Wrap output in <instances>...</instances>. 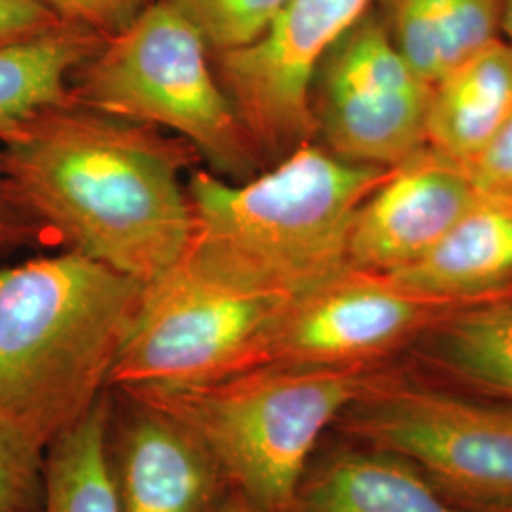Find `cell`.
Segmentation results:
<instances>
[{
  "instance_id": "obj_1",
  "label": "cell",
  "mask_w": 512,
  "mask_h": 512,
  "mask_svg": "<svg viewBox=\"0 0 512 512\" xmlns=\"http://www.w3.org/2000/svg\"><path fill=\"white\" fill-rule=\"evenodd\" d=\"M183 139L88 109L46 110L0 147L25 213L73 251L147 285L183 258L192 232Z\"/></svg>"
},
{
  "instance_id": "obj_2",
  "label": "cell",
  "mask_w": 512,
  "mask_h": 512,
  "mask_svg": "<svg viewBox=\"0 0 512 512\" xmlns=\"http://www.w3.org/2000/svg\"><path fill=\"white\" fill-rule=\"evenodd\" d=\"M387 171L342 160L317 141L243 183L192 171L183 258L249 293H304L349 266L353 217Z\"/></svg>"
},
{
  "instance_id": "obj_3",
  "label": "cell",
  "mask_w": 512,
  "mask_h": 512,
  "mask_svg": "<svg viewBox=\"0 0 512 512\" xmlns=\"http://www.w3.org/2000/svg\"><path fill=\"white\" fill-rule=\"evenodd\" d=\"M143 283L78 251L0 266V412L48 446L109 391Z\"/></svg>"
},
{
  "instance_id": "obj_4",
  "label": "cell",
  "mask_w": 512,
  "mask_h": 512,
  "mask_svg": "<svg viewBox=\"0 0 512 512\" xmlns=\"http://www.w3.org/2000/svg\"><path fill=\"white\" fill-rule=\"evenodd\" d=\"M380 368L266 365L215 384L118 389L186 425L256 509L293 512L319 444Z\"/></svg>"
},
{
  "instance_id": "obj_5",
  "label": "cell",
  "mask_w": 512,
  "mask_h": 512,
  "mask_svg": "<svg viewBox=\"0 0 512 512\" xmlns=\"http://www.w3.org/2000/svg\"><path fill=\"white\" fill-rule=\"evenodd\" d=\"M73 82L76 103L177 133L226 181L243 183L264 169L207 42L169 0H156L128 29L107 38Z\"/></svg>"
},
{
  "instance_id": "obj_6",
  "label": "cell",
  "mask_w": 512,
  "mask_h": 512,
  "mask_svg": "<svg viewBox=\"0 0 512 512\" xmlns=\"http://www.w3.org/2000/svg\"><path fill=\"white\" fill-rule=\"evenodd\" d=\"M330 435L393 454L467 512H512V403L439 384L406 359L376 370Z\"/></svg>"
},
{
  "instance_id": "obj_7",
  "label": "cell",
  "mask_w": 512,
  "mask_h": 512,
  "mask_svg": "<svg viewBox=\"0 0 512 512\" xmlns=\"http://www.w3.org/2000/svg\"><path fill=\"white\" fill-rule=\"evenodd\" d=\"M287 298L249 293L181 258L147 285L109 389L215 384L262 366V342Z\"/></svg>"
},
{
  "instance_id": "obj_8",
  "label": "cell",
  "mask_w": 512,
  "mask_h": 512,
  "mask_svg": "<svg viewBox=\"0 0 512 512\" xmlns=\"http://www.w3.org/2000/svg\"><path fill=\"white\" fill-rule=\"evenodd\" d=\"M465 308L414 293L389 274L346 266L279 306L262 342V366L391 365Z\"/></svg>"
},
{
  "instance_id": "obj_9",
  "label": "cell",
  "mask_w": 512,
  "mask_h": 512,
  "mask_svg": "<svg viewBox=\"0 0 512 512\" xmlns=\"http://www.w3.org/2000/svg\"><path fill=\"white\" fill-rule=\"evenodd\" d=\"M376 0H287L260 37L213 54L258 160L266 167L313 143L317 73L349 27Z\"/></svg>"
},
{
  "instance_id": "obj_10",
  "label": "cell",
  "mask_w": 512,
  "mask_h": 512,
  "mask_svg": "<svg viewBox=\"0 0 512 512\" xmlns=\"http://www.w3.org/2000/svg\"><path fill=\"white\" fill-rule=\"evenodd\" d=\"M431 86L397 52L374 4L338 38L313 86L319 145L391 169L427 145Z\"/></svg>"
},
{
  "instance_id": "obj_11",
  "label": "cell",
  "mask_w": 512,
  "mask_h": 512,
  "mask_svg": "<svg viewBox=\"0 0 512 512\" xmlns=\"http://www.w3.org/2000/svg\"><path fill=\"white\" fill-rule=\"evenodd\" d=\"M107 450L120 512H219L234 492L186 425L124 389H110Z\"/></svg>"
},
{
  "instance_id": "obj_12",
  "label": "cell",
  "mask_w": 512,
  "mask_h": 512,
  "mask_svg": "<svg viewBox=\"0 0 512 512\" xmlns=\"http://www.w3.org/2000/svg\"><path fill=\"white\" fill-rule=\"evenodd\" d=\"M480 188L467 165L425 145L391 167L349 230L348 264L395 274L427 255L463 213Z\"/></svg>"
},
{
  "instance_id": "obj_13",
  "label": "cell",
  "mask_w": 512,
  "mask_h": 512,
  "mask_svg": "<svg viewBox=\"0 0 512 512\" xmlns=\"http://www.w3.org/2000/svg\"><path fill=\"white\" fill-rule=\"evenodd\" d=\"M389 275L414 293L465 306L512 298V200L482 190L427 255Z\"/></svg>"
},
{
  "instance_id": "obj_14",
  "label": "cell",
  "mask_w": 512,
  "mask_h": 512,
  "mask_svg": "<svg viewBox=\"0 0 512 512\" xmlns=\"http://www.w3.org/2000/svg\"><path fill=\"white\" fill-rule=\"evenodd\" d=\"M293 512H467L393 454L327 435L296 492Z\"/></svg>"
},
{
  "instance_id": "obj_15",
  "label": "cell",
  "mask_w": 512,
  "mask_h": 512,
  "mask_svg": "<svg viewBox=\"0 0 512 512\" xmlns=\"http://www.w3.org/2000/svg\"><path fill=\"white\" fill-rule=\"evenodd\" d=\"M403 359L439 384L512 403V298L450 315Z\"/></svg>"
},
{
  "instance_id": "obj_16",
  "label": "cell",
  "mask_w": 512,
  "mask_h": 512,
  "mask_svg": "<svg viewBox=\"0 0 512 512\" xmlns=\"http://www.w3.org/2000/svg\"><path fill=\"white\" fill-rule=\"evenodd\" d=\"M512 114V48L495 40L431 86L427 145L469 164Z\"/></svg>"
},
{
  "instance_id": "obj_17",
  "label": "cell",
  "mask_w": 512,
  "mask_h": 512,
  "mask_svg": "<svg viewBox=\"0 0 512 512\" xmlns=\"http://www.w3.org/2000/svg\"><path fill=\"white\" fill-rule=\"evenodd\" d=\"M376 12L427 84L503 38V0H376Z\"/></svg>"
},
{
  "instance_id": "obj_18",
  "label": "cell",
  "mask_w": 512,
  "mask_h": 512,
  "mask_svg": "<svg viewBox=\"0 0 512 512\" xmlns=\"http://www.w3.org/2000/svg\"><path fill=\"white\" fill-rule=\"evenodd\" d=\"M105 38L63 23L52 33L0 48V145L38 114L73 103V76Z\"/></svg>"
},
{
  "instance_id": "obj_19",
  "label": "cell",
  "mask_w": 512,
  "mask_h": 512,
  "mask_svg": "<svg viewBox=\"0 0 512 512\" xmlns=\"http://www.w3.org/2000/svg\"><path fill=\"white\" fill-rule=\"evenodd\" d=\"M110 389L44 450L38 512H120L110 475Z\"/></svg>"
},
{
  "instance_id": "obj_20",
  "label": "cell",
  "mask_w": 512,
  "mask_h": 512,
  "mask_svg": "<svg viewBox=\"0 0 512 512\" xmlns=\"http://www.w3.org/2000/svg\"><path fill=\"white\" fill-rule=\"evenodd\" d=\"M207 42L211 54L236 50L264 33L287 0H169Z\"/></svg>"
},
{
  "instance_id": "obj_21",
  "label": "cell",
  "mask_w": 512,
  "mask_h": 512,
  "mask_svg": "<svg viewBox=\"0 0 512 512\" xmlns=\"http://www.w3.org/2000/svg\"><path fill=\"white\" fill-rule=\"evenodd\" d=\"M46 446L0 412V505L38 512Z\"/></svg>"
},
{
  "instance_id": "obj_22",
  "label": "cell",
  "mask_w": 512,
  "mask_h": 512,
  "mask_svg": "<svg viewBox=\"0 0 512 512\" xmlns=\"http://www.w3.org/2000/svg\"><path fill=\"white\" fill-rule=\"evenodd\" d=\"M63 23L101 38L116 37L156 0H42Z\"/></svg>"
},
{
  "instance_id": "obj_23",
  "label": "cell",
  "mask_w": 512,
  "mask_h": 512,
  "mask_svg": "<svg viewBox=\"0 0 512 512\" xmlns=\"http://www.w3.org/2000/svg\"><path fill=\"white\" fill-rule=\"evenodd\" d=\"M467 169L480 190L512 200V114Z\"/></svg>"
},
{
  "instance_id": "obj_24",
  "label": "cell",
  "mask_w": 512,
  "mask_h": 512,
  "mask_svg": "<svg viewBox=\"0 0 512 512\" xmlns=\"http://www.w3.org/2000/svg\"><path fill=\"white\" fill-rule=\"evenodd\" d=\"M61 25L42 0H0V48L42 37Z\"/></svg>"
},
{
  "instance_id": "obj_25",
  "label": "cell",
  "mask_w": 512,
  "mask_h": 512,
  "mask_svg": "<svg viewBox=\"0 0 512 512\" xmlns=\"http://www.w3.org/2000/svg\"><path fill=\"white\" fill-rule=\"evenodd\" d=\"M38 234L37 222L25 213L0 173V249L27 245Z\"/></svg>"
},
{
  "instance_id": "obj_26",
  "label": "cell",
  "mask_w": 512,
  "mask_h": 512,
  "mask_svg": "<svg viewBox=\"0 0 512 512\" xmlns=\"http://www.w3.org/2000/svg\"><path fill=\"white\" fill-rule=\"evenodd\" d=\"M219 512H262L256 509L251 501H247L243 495L238 494L236 490L228 495V499L224 501V505L220 507Z\"/></svg>"
},
{
  "instance_id": "obj_27",
  "label": "cell",
  "mask_w": 512,
  "mask_h": 512,
  "mask_svg": "<svg viewBox=\"0 0 512 512\" xmlns=\"http://www.w3.org/2000/svg\"><path fill=\"white\" fill-rule=\"evenodd\" d=\"M503 40L512 48V0H503Z\"/></svg>"
},
{
  "instance_id": "obj_28",
  "label": "cell",
  "mask_w": 512,
  "mask_h": 512,
  "mask_svg": "<svg viewBox=\"0 0 512 512\" xmlns=\"http://www.w3.org/2000/svg\"><path fill=\"white\" fill-rule=\"evenodd\" d=\"M0 512H25L14 509V507H6V505H0Z\"/></svg>"
}]
</instances>
